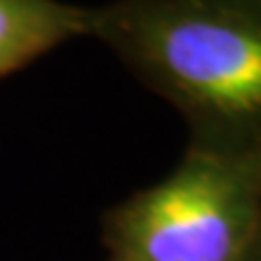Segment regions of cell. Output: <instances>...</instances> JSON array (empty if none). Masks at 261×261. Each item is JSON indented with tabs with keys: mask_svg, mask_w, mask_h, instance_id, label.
<instances>
[{
	"mask_svg": "<svg viewBox=\"0 0 261 261\" xmlns=\"http://www.w3.org/2000/svg\"><path fill=\"white\" fill-rule=\"evenodd\" d=\"M94 27L97 8L61 0H0V80L65 41L94 37Z\"/></svg>",
	"mask_w": 261,
	"mask_h": 261,
	"instance_id": "obj_3",
	"label": "cell"
},
{
	"mask_svg": "<svg viewBox=\"0 0 261 261\" xmlns=\"http://www.w3.org/2000/svg\"><path fill=\"white\" fill-rule=\"evenodd\" d=\"M242 261H261V230H259V234L254 237V242L249 244V249H247V254L242 256Z\"/></svg>",
	"mask_w": 261,
	"mask_h": 261,
	"instance_id": "obj_4",
	"label": "cell"
},
{
	"mask_svg": "<svg viewBox=\"0 0 261 261\" xmlns=\"http://www.w3.org/2000/svg\"><path fill=\"white\" fill-rule=\"evenodd\" d=\"M94 39L189 126V143L261 152V0H116Z\"/></svg>",
	"mask_w": 261,
	"mask_h": 261,
	"instance_id": "obj_1",
	"label": "cell"
},
{
	"mask_svg": "<svg viewBox=\"0 0 261 261\" xmlns=\"http://www.w3.org/2000/svg\"><path fill=\"white\" fill-rule=\"evenodd\" d=\"M259 230L261 152L201 143L102 215L107 261H242Z\"/></svg>",
	"mask_w": 261,
	"mask_h": 261,
	"instance_id": "obj_2",
	"label": "cell"
}]
</instances>
